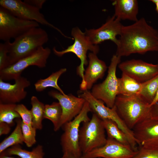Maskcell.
Returning a JSON list of instances; mask_svg holds the SVG:
<instances>
[{"label": "cell", "mask_w": 158, "mask_h": 158, "mask_svg": "<svg viewBox=\"0 0 158 158\" xmlns=\"http://www.w3.org/2000/svg\"><path fill=\"white\" fill-rule=\"evenodd\" d=\"M71 35L74 41V43L63 50H57L54 47L53 49L54 53L59 56H61L64 54L69 53L75 54L80 61V63L77 69V74L83 79L85 71L84 66L88 64L87 54L90 50L97 54L99 50L98 45L92 44L88 40L84 32H83L78 27L73 28L71 30Z\"/></svg>", "instance_id": "cell-7"}, {"label": "cell", "mask_w": 158, "mask_h": 158, "mask_svg": "<svg viewBox=\"0 0 158 158\" xmlns=\"http://www.w3.org/2000/svg\"><path fill=\"white\" fill-rule=\"evenodd\" d=\"M138 150L107 138L105 144L82 155V158H132Z\"/></svg>", "instance_id": "cell-11"}, {"label": "cell", "mask_w": 158, "mask_h": 158, "mask_svg": "<svg viewBox=\"0 0 158 158\" xmlns=\"http://www.w3.org/2000/svg\"><path fill=\"white\" fill-rule=\"evenodd\" d=\"M123 26L121 20L113 15L99 28L86 29L84 32L93 45H98L107 40H110L116 44L118 41L116 37L120 35Z\"/></svg>", "instance_id": "cell-12"}, {"label": "cell", "mask_w": 158, "mask_h": 158, "mask_svg": "<svg viewBox=\"0 0 158 158\" xmlns=\"http://www.w3.org/2000/svg\"><path fill=\"white\" fill-rule=\"evenodd\" d=\"M140 147L158 148V121L149 118L132 130Z\"/></svg>", "instance_id": "cell-16"}, {"label": "cell", "mask_w": 158, "mask_h": 158, "mask_svg": "<svg viewBox=\"0 0 158 158\" xmlns=\"http://www.w3.org/2000/svg\"><path fill=\"white\" fill-rule=\"evenodd\" d=\"M116 44V54L121 57L135 53L158 51V30L142 18L133 24L123 26Z\"/></svg>", "instance_id": "cell-1"}, {"label": "cell", "mask_w": 158, "mask_h": 158, "mask_svg": "<svg viewBox=\"0 0 158 158\" xmlns=\"http://www.w3.org/2000/svg\"><path fill=\"white\" fill-rule=\"evenodd\" d=\"M114 7V15L121 20L137 21L138 12V4L136 0H116L113 3Z\"/></svg>", "instance_id": "cell-19"}, {"label": "cell", "mask_w": 158, "mask_h": 158, "mask_svg": "<svg viewBox=\"0 0 158 158\" xmlns=\"http://www.w3.org/2000/svg\"><path fill=\"white\" fill-rule=\"evenodd\" d=\"M66 70V68H61L53 73L47 78L38 80L34 84L36 91L38 92H41L48 87H51L56 89L63 94L65 95L58 85V81L60 76L65 73Z\"/></svg>", "instance_id": "cell-23"}, {"label": "cell", "mask_w": 158, "mask_h": 158, "mask_svg": "<svg viewBox=\"0 0 158 158\" xmlns=\"http://www.w3.org/2000/svg\"><path fill=\"white\" fill-rule=\"evenodd\" d=\"M51 97L58 100L62 109V114L58 126L59 130L66 123L73 120L81 111L85 100L71 94L63 95L59 91L48 92Z\"/></svg>", "instance_id": "cell-14"}, {"label": "cell", "mask_w": 158, "mask_h": 158, "mask_svg": "<svg viewBox=\"0 0 158 158\" xmlns=\"http://www.w3.org/2000/svg\"><path fill=\"white\" fill-rule=\"evenodd\" d=\"M121 58L116 54L113 55L106 79L102 83L94 86L91 92L94 97L102 101L110 108L114 106L116 97L118 95V80L116 71Z\"/></svg>", "instance_id": "cell-6"}, {"label": "cell", "mask_w": 158, "mask_h": 158, "mask_svg": "<svg viewBox=\"0 0 158 158\" xmlns=\"http://www.w3.org/2000/svg\"><path fill=\"white\" fill-rule=\"evenodd\" d=\"M118 67L122 73L141 83L145 82L158 75L157 64L149 63L141 60H127L120 63Z\"/></svg>", "instance_id": "cell-13"}, {"label": "cell", "mask_w": 158, "mask_h": 158, "mask_svg": "<svg viewBox=\"0 0 158 158\" xmlns=\"http://www.w3.org/2000/svg\"><path fill=\"white\" fill-rule=\"evenodd\" d=\"M15 110L20 115L23 123L32 126V116L30 110L23 104H17Z\"/></svg>", "instance_id": "cell-30"}, {"label": "cell", "mask_w": 158, "mask_h": 158, "mask_svg": "<svg viewBox=\"0 0 158 158\" xmlns=\"http://www.w3.org/2000/svg\"><path fill=\"white\" fill-rule=\"evenodd\" d=\"M2 153L7 155H16L21 158H44L45 155L43 147L40 144L31 151L22 148L20 145H16L8 148Z\"/></svg>", "instance_id": "cell-21"}, {"label": "cell", "mask_w": 158, "mask_h": 158, "mask_svg": "<svg viewBox=\"0 0 158 158\" xmlns=\"http://www.w3.org/2000/svg\"><path fill=\"white\" fill-rule=\"evenodd\" d=\"M102 158L99 157V158Z\"/></svg>", "instance_id": "cell-40"}, {"label": "cell", "mask_w": 158, "mask_h": 158, "mask_svg": "<svg viewBox=\"0 0 158 158\" xmlns=\"http://www.w3.org/2000/svg\"><path fill=\"white\" fill-rule=\"evenodd\" d=\"M90 111L89 104L86 101L79 114L62 126L63 133L61 137L60 144L63 153L69 152L82 156L79 141L80 126L81 123L90 120L88 114Z\"/></svg>", "instance_id": "cell-5"}, {"label": "cell", "mask_w": 158, "mask_h": 158, "mask_svg": "<svg viewBox=\"0 0 158 158\" xmlns=\"http://www.w3.org/2000/svg\"><path fill=\"white\" fill-rule=\"evenodd\" d=\"M8 41L0 43V70L9 66Z\"/></svg>", "instance_id": "cell-32"}, {"label": "cell", "mask_w": 158, "mask_h": 158, "mask_svg": "<svg viewBox=\"0 0 158 158\" xmlns=\"http://www.w3.org/2000/svg\"><path fill=\"white\" fill-rule=\"evenodd\" d=\"M82 123L79 141L82 154L105 144L107 138L102 119L93 113L90 120Z\"/></svg>", "instance_id": "cell-4"}, {"label": "cell", "mask_w": 158, "mask_h": 158, "mask_svg": "<svg viewBox=\"0 0 158 158\" xmlns=\"http://www.w3.org/2000/svg\"><path fill=\"white\" fill-rule=\"evenodd\" d=\"M102 120L108 138L113 139L122 144L130 145L126 135L115 122L108 119Z\"/></svg>", "instance_id": "cell-24"}, {"label": "cell", "mask_w": 158, "mask_h": 158, "mask_svg": "<svg viewBox=\"0 0 158 158\" xmlns=\"http://www.w3.org/2000/svg\"><path fill=\"white\" fill-rule=\"evenodd\" d=\"M118 80V95L129 96L140 94L142 83L137 81L123 73Z\"/></svg>", "instance_id": "cell-20"}, {"label": "cell", "mask_w": 158, "mask_h": 158, "mask_svg": "<svg viewBox=\"0 0 158 158\" xmlns=\"http://www.w3.org/2000/svg\"><path fill=\"white\" fill-rule=\"evenodd\" d=\"M14 80L12 84L0 79V103L16 104L26 97L25 89L30 85V81L21 76Z\"/></svg>", "instance_id": "cell-15"}, {"label": "cell", "mask_w": 158, "mask_h": 158, "mask_svg": "<svg viewBox=\"0 0 158 158\" xmlns=\"http://www.w3.org/2000/svg\"><path fill=\"white\" fill-rule=\"evenodd\" d=\"M158 90V75L142 83L139 95L150 105L154 101Z\"/></svg>", "instance_id": "cell-26"}, {"label": "cell", "mask_w": 158, "mask_h": 158, "mask_svg": "<svg viewBox=\"0 0 158 158\" xmlns=\"http://www.w3.org/2000/svg\"><path fill=\"white\" fill-rule=\"evenodd\" d=\"M22 120L16 119V126L11 134L0 143V154L14 145L23 144V140L21 128Z\"/></svg>", "instance_id": "cell-22"}, {"label": "cell", "mask_w": 158, "mask_h": 158, "mask_svg": "<svg viewBox=\"0 0 158 158\" xmlns=\"http://www.w3.org/2000/svg\"><path fill=\"white\" fill-rule=\"evenodd\" d=\"M157 64H158V62ZM158 101V90L157 94L156 97L155 98L153 102L150 104V106H151V105H152V104L155 103V102H156Z\"/></svg>", "instance_id": "cell-39"}, {"label": "cell", "mask_w": 158, "mask_h": 158, "mask_svg": "<svg viewBox=\"0 0 158 158\" xmlns=\"http://www.w3.org/2000/svg\"><path fill=\"white\" fill-rule=\"evenodd\" d=\"M78 97L83 98L88 102L91 112L102 119L111 120L117 124L121 130L126 129L127 126L118 114L114 106L112 108L107 107L102 101L95 98L87 90L81 91Z\"/></svg>", "instance_id": "cell-17"}, {"label": "cell", "mask_w": 158, "mask_h": 158, "mask_svg": "<svg viewBox=\"0 0 158 158\" xmlns=\"http://www.w3.org/2000/svg\"><path fill=\"white\" fill-rule=\"evenodd\" d=\"M150 115L151 118L158 121V101L150 106Z\"/></svg>", "instance_id": "cell-33"}, {"label": "cell", "mask_w": 158, "mask_h": 158, "mask_svg": "<svg viewBox=\"0 0 158 158\" xmlns=\"http://www.w3.org/2000/svg\"><path fill=\"white\" fill-rule=\"evenodd\" d=\"M11 126L4 122H0V136L7 135L10 132Z\"/></svg>", "instance_id": "cell-35"}, {"label": "cell", "mask_w": 158, "mask_h": 158, "mask_svg": "<svg viewBox=\"0 0 158 158\" xmlns=\"http://www.w3.org/2000/svg\"><path fill=\"white\" fill-rule=\"evenodd\" d=\"M26 3L36 7L39 9L42 8L44 3L46 1L45 0H24Z\"/></svg>", "instance_id": "cell-34"}, {"label": "cell", "mask_w": 158, "mask_h": 158, "mask_svg": "<svg viewBox=\"0 0 158 158\" xmlns=\"http://www.w3.org/2000/svg\"><path fill=\"white\" fill-rule=\"evenodd\" d=\"M32 106L30 110L32 116V126L37 130L42 128V121L44 119L45 105L35 96L31 98Z\"/></svg>", "instance_id": "cell-27"}, {"label": "cell", "mask_w": 158, "mask_h": 158, "mask_svg": "<svg viewBox=\"0 0 158 158\" xmlns=\"http://www.w3.org/2000/svg\"><path fill=\"white\" fill-rule=\"evenodd\" d=\"M48 40L46 31L38 27L25 32L14 39L13 42L8 41L9 66L32 54Z\"/></svg>", "instance_id": "cell-2"}, {"label": "cell", "mask_w": 158, "mask_h": 158, "mask_svg": "<svg viewBox=\"0 0 158 158\" xmlns=\"http://www.w3.org/2000/svg\"><path fill=\"white\" fill-rule=\"evenodd\" d=\"M39 27L35 21L23 19L14 16L7 9L0 7V39L10 41L34 28Z\"/></svg>", "instance_id": "cell-8"}, {"label": "cell", "mask_w": 158, "mask_h": 158, "mask_svg": "<svg viewBox=\"0 0 158 158\" xmlns=\"http://www.w3.org/2000/svg\"><path fill=\"white\" fill-rule=\"evenodd\" d=\"M132 158H158V148L140 147Z\"/></svg>", "instance_id": "cell-31"}, {"label": "cell", "mask_w": 158, "mask_h": 158, "mask_svg": "<svg viewBox=\"0 0 158 158\" xmlns=\"http://www.w3.org/2000/svg\"><path fill=\"white\" fill-rule=\"evenodd\" d=\"M62 114V108L59 102H54L51 104L45 105L44 119H48L51 122L55 131L59 130L58 126Z\"/></svg>", "instance_id": "cell-25"}, {"label": "cell", "mask_w": 158, "mask_h": 158, "mask_svg": "<svg viewBox=\"0 0 158 158\" xmlns=\"http://www.w3.org/2000/svg\"><path fill=\"white\" fill-rule=\"evenodd\" d=\"M51 53L49 48L40 47L32 54L0 70V79L3 81L14 80L21 76L22 72L30 66L45 67Z\"/></svg>", "instance_id": "cell-9"}, {"label": "cell", "mask_w": 158, "mask_h": 158, "mask_svg": "<svg viewBox=\"0 0 158 158\" xmlns=\"http://www.w3.org/2000/svg\"><path fill=\"white\" fill-rule=\"evenodd\" d=\"M21 128L24 143L28 147H32L36 142L37 129L33 126L26 124L22 121Z\"/></svg>", "instance_id": "cell-29"}, {"label": "cell", "mask_w": 158, "mask_h": 158, "mask_svg": "<svg viewBox=\"0 0 158 158\" xmlns=\"http://www.w3.org/2000/svg\"><path fill=\"white\" fill-rule=\"evenodd\" d=\"M17 104L0 103V122H4L11 126L14 124V120L20 117L15 110Z\"/></svg>", "instance_id": "cell-28"}, {"label": "cell", "mask_w": 158, "mask_h": 158, "mask_svg": "<svg viewBox=\"0 0 158 158\" xmlns=\"http://www.w3.org/2000/svg\"><path fill=\"white\" fill-rule=\"evenodd\" d=\"M96 54L92 52L88 54V65L80 85L81 91L91 88L93 84L98 80L102 78L107 69L105 63L99 59Z\"/></svg>", "instance_id": "cell-18"}, {"label": "cell", "mask_w": 158, "mask_h": 158, "mask_svg": "<svg viewBox=\"0 0 158 158\" xmlns=\"http://www.w3.org/2000/svg\"><path fill=\"white\" fill-rule=\"evenodd\" d=\"M0 158H21L17 156V157H15L12 156H8L5 154L3 153L0 154Z\"/></svg>", "instance_id": "cell-37"}, {"label": "cell", "mask_w": 158, "mask_h": 158, "mask_svg": "<svg viewBox=\"0 0 158 158\" xmlns=\"http://www.w3.org/2000/svg\"><path fill=\"white\" fill-rule=\"evenodd\" d=\"M0 6L7 9L20 18L35 21L38 23L56 30L65 37L66 36L60 29L49 22L40 9L21 0H0Z\"/></svg>", "instance_id": "cell-10"}, {"label": "cell", "mask_w": 158, "mask_h": 158, "mask_svg": "<svg viewBox=\"0 0 158 158\" xmlns=\"http://www.w3.org/2000/svg\"><path fill=\"white\" fill-rule=\"evenodd\" d=\"M61 158H82V156L77 155L69 152L63 153V155Z\"/></svg>", "instance_id": "cell-36"}, {"label": "cell", "mask_w": 158, "mask_h": 158, "mask_svg": "<svg viewBox=\"0 0 158 158\" xmlns=\"http://www.w3.org/2000/svg\"><path fill=\"white\" fill-rule=\"evenodd\" d=\"M114 106L120 117L131 130L138 123L150 118V105L139 95H118Z\"/></svg>", "instance_id": "cell-3"}, {"label": "cell", "mask_w": 158, "mask_h": 158, "mask_svg": "<svg viewBox=\"0 0 158 158\" xmlns=\"http://www.w3.org/2000/svg\"><path fill=\"white\" fill-rule=\"evenodd\" d=\"M153 3L155 4L156 6L155 10L158 13V0H150Z\"/></svg>", "instance_id": "cell-38"}]
</instances>
